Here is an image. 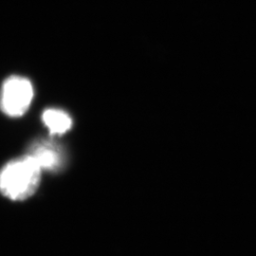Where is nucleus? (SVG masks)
Instances as JSON below:
<instances>
[{
	"mask_svg": "<svg viewBox=\"0 0 256 256\" xmlns=\"http://www.w3.org/2000/svg\"><path fill=\"white\" fill-rule=\"evenodd\" d=\"M42 170L30 156L12 160L0 172V192L14 202H22L36 192Z\"/></svg>",
	"mask_w": 256,
	"mask_h": 256,
	"instance_id": "obj_1",
	"label": "nucleus"
},
{
	"mask_svg": "<svg viewBox=\"0 0 256 256\" xmlns=\"http://www.w3.org/2000/svg\"><path fill=\"white\" fill-rule=\"evenodd\" d=\"M34 98V88L27 78L10 76L3 82L0 108L9 117L18 118L27 112Z\"/></svg>",
	"mask_w": 256,
	"mask_h": 256,
	"instance_id": "obj_2",
	"label": "nucleus"
},
{
	"mask_svg": "<svg viewBox=\"0 0 256 256\" xmlns=\"http://www.w3.org/2000/svg\"><path fill=\"white\" fill-rule=\"evenodd\" d=\"M28 155L34 160L42 171L58 172L64 166V152L52 140H38L30 146Z\"/></svg>",
	"mask_w": 256,
	"mask_h": 256,
	"instance_id": "obj_3",
	"label": "nucleus"
},
{
	"mask_svg": "<svg viewBox=\"0 0 256 256\" xmlns=\"http://www.w3.org/2000/svg\"><path fill=\"white\" fill-rule=\"evenodd\" d=\"M42 120L52 135H62L72 126L70 116L63 110L48 108L42 115Z\"/></svg>",
	"mask_w": 256,
	"mask_h": 256,
	"instance_id": "obj_4",
	"label": "nucleus"
}]
</instances>
